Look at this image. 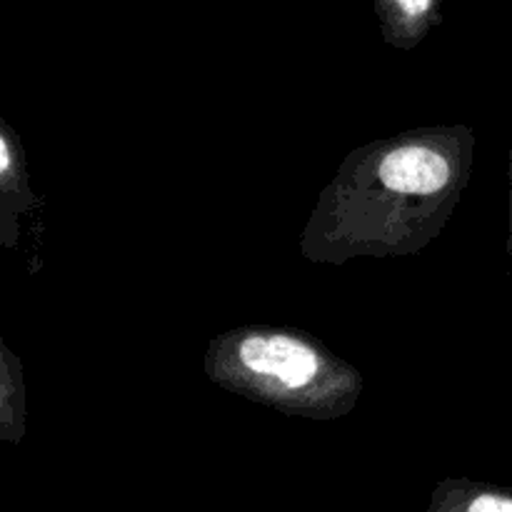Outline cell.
Segmentation results:
<instances>
[{"label": "cell", "mask_w": 512, "mask_h": 512, "mask_svg": "<svg viewBox=\"0 0 512 512\" xmlns=\"http://www.w3.org/2000/svg\"><path fill=\"white\" fill-rule=\"evenodd\" d=\"M378 175L395 193L430 195L445 188L450 178V165L435 150L408 145V148L385 155Z\"/></svg>", "instance_id": "2"}, {"label": "cell", "mask_w": 512, "mask_h": 512, "mask_svg": "<svg viewBox=\"0 0 512 512\" xmlns=\"http://www.w3.org/2000/svg\"><path fill=\"white\" fill-rule=\"evenodd\" d=\"M238 360L245 370L285 390L305 388L323 373L318 350L285 333L245 335L238 343Z\"/></svg>", "instance_id": "1"}, {"label": "cell", "mask_w": 512, "mask_h": 512, "mask_svg": "<svg viewBox=\"0 0 512 512\" xmlns=\"http://www.w3.org/2000/svg\"><path fill=\"white\" fill-rule=\"evenodd\" d=\"M438 8V0H378V10L398 30H420L430 23Z\"/></svg>", "instance_id": "3"}, {"label": "cell", "mask_w": 512, "mask_h": 512, "mask_svg": "<svg viewBox=\"0 0 512 512\" xmlns=\"http://www.w3.org/2000/svg\"><path fill=\"white\" fill-rule=\"evenodd\" d=\"M463 512H512V495L483 490L468 500Z\"/></svg>", "instance_id": "4"}]
</instances>
